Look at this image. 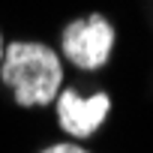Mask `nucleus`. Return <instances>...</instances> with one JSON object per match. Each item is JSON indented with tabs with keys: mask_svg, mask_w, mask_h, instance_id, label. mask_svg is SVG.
<instances>
[{
	"mask_svg": "<svg viewBox=\"0 0 153 153\" xmlns=\"http://www.w3.org/2000/svg\"><path fill=\"white\" fill-rule=\"evenodd\" d=\"M0 78L15 93V102L24 108L48 105L63 90V66L54 48L42 42H12L6 45Z\"/></svg>",
	"mask_w": 153,
	"mask_h": 153,
	"instance_id": "nucleus-1",
	"label": "nucleus"
},
{
	"mask_svg": "<svg viewBox=\"0 0 153 153\" xmlns=\"http://www.w3.org/2000/svg\"><path fill=\"white\" fill-rule=\"evenodd\" d=\"M3 54H6V45H3V36H0V63H3Z\"/></svg>",
	"mask_w": 153,
	"mask_h": 153,
	"instance_id": "nucleus-5",
	"label": "nucleus"
},
{
	"mask_svg": "<svg viewBox=\"0 0 153 153\" xmlns=\"http://www.w3.org/2000/svg\"><path fill=\"white\" fill-rule=\"evenodd\" d=\"M60 48H63V57L78 69H102L114 48V27L99 12L75 18L63 27Z\"/></svg>",
	"mask_w": 153,
	"mask_h": 153,
	"instance_id": "nucleus-2",
	"label": "nucleus"
},
{
	"mask_svg": "<svg viewBox=\"0 0 153 153\" xmlns=\"http://www.w3.org/2000/svg\"><path fill=\"white\" fill-rule=\"evenodd\" d=\"M57 120L63 126V132H69L72 138H87L93 135L105 114L111 111V99L108 93H93V96H81L75 90H60L57 93Z\"/></svg>",
	"mask_w": 153,
	"mask_h": 153,
	"instance_id": "nucleus-3",
	"label": "nucleus"
},
{
	"mask_svg": "<svg viewBox=\"0 0 153 153\" xmlns=\"http://www.w3.org/2000/svg\"><path fill=\"white\" fill-rule=\"evenodd\" d=\"M42 153H90V150H84V147H78V144H51V147H45Z\"/></svg>",
	"mask_w": 153,
	"mask_h": 153,
	"instance_id": "nucleus-4",
	"label": "nucleus"
}]
</instances>
